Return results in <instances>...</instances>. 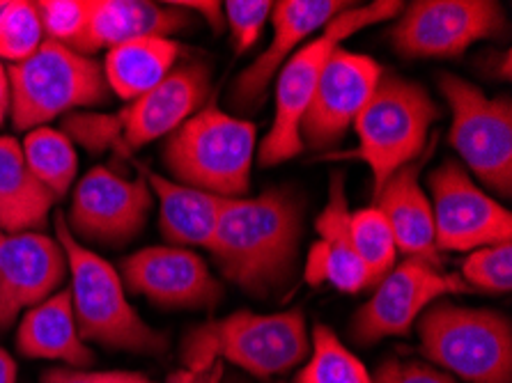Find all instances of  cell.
Segmentation results:
<instances>
[{"label": "cell", "instance_id": "obj_1", "mask_svg": "<svg viewBox=\"0 0 512 383\" xmlns=\"http://www.w3.org/2000/svg\"><path fill=\"white\" fill-rule=\"evenodd\" d=\"M301 228L304 205L290 189L226 200L209 253L230 283L267 296L292 278Z\"/></svg>", "mask_w": 512, "mask_h": 383}, {"label": "cell", "instance_id": "obj_2", "mask_svg": "<svg viewBox=\"0 0 512 383\" xmlns=\"http://www.w3.org/2000/svg\"><path fill=\"white\" fill-rule=\"evenodd\" d=\"M258 127L209 101L168 136L164 163L173 182L216 198L237 200L251 191Z\"/></svg>", "mask_w": 512, "mask_h": 383}, {"label": "cell", "instance_id": "obj_3", "mask_svg": "<svg viewBox=\"0 0 512 383\" xmlns=\"http://www.w3.org/2000/svg\"><path fill=\"white\" fill-rule=\"evenodd\" d=\"M398 0H377L370 5H352L333 17L317 37L308 39L294 56L281 67L276 81V111L267 136L262 138L258 159L260 166L271 168L304 152L301 143V120L320 81V74L331 53L359 30L384 23L402 12Z\"/></svg>", "mask_w": 512, "mask_h": 383}, {"label": "cell", "instance_id": "obj_4", "mask_svg": "<svg viewBox=\"0 0 512 383\" xmlns=\"http://www.w3.org/2000/svg\"><path fill=\"white\" fill-rule=\"evenodd\" d=\"M56 232L58 244L65 248L67 269L72 273L69 294L81 340L136 354H164L168 347L166 335L147 326L127 301L122 278L113 264L95 250L81 246L60 211Z\"/></svg>", "mask_w": 512, "mask_h": 383}, {"label": "cell", "instance_id": "obj_5", "mask_svg": "<svg viewBox=\"0 0 512 383\" xmlns=\"http://www.w3.org/2000/svg\"><path fill=\"white\" fill-rule=\"evenodd\" d=\"M310 349L301 310L255 315L239 310L186 335L182 361L191 370H205L214 358L242 367L253 377L283 374L306 358Z\"/></svg>", "mask_w": 512, "mask_h": 383}, {"label": "cell", "instance_id": "obj_6", "mask_svg": "<svg viewBox=\"0 0 512 383\" xmlns=\"http://www.w3.org/2000/svg\"><path fill=\"white\" fill-rule=\"evenodd\" d=\"M439 115V106L423 85L395 74L379 78L368 104L354 120L359 147L347 154L370 168L372 198H377L400 168L423 156Z\"/></svg>", "mask_w": 512, "mask_h": 383}, {"label": "cell", "instance_id": "obj_7", "mask_svg": "<svg viewBox=\"0 0 512 383\" xmlns=\"http://www.w3.org/2000/svg\"><path fill=\"white\" fill-rule=\"evenodd\" d=\"M7 76L10 115L17 131H33L76 108L108 99L102 65L51 39H44L28 60L7 69Z\"/></svg>", "mask_w": 512, "mask_h": 383}, {"label": "cell", "instance_id": "obj_8", "mask_svg": "<svg viewBox=\"0 0 512 383\" xmlns=\"http://www.w3.org/2000/svg\"><path fill=\"white\" fill-rule=\"evenodd\" d=\"M423 354L469 383H512L510 319L437 301L418 319Z\"/></svg>", "mask_w": 512, "mask_h": 383}, {"label": "cell", "instance_id": "obj_9", "mask_svg": "<svg viewBox=\"0 0 512 383\" xmlns=\"http://www.w3.org/2000/svg\"><path fill=\"white\" fill-rule=\"evenodd\" d=\"M439 90L453 113L451 143L469 170L503 198L512 191V104L490 99L455 74L439 76Z\"/></svg>", "mask_w": 512, "mask_h": 383}, {"label": "cell", "instance_id": "obj_10", "mask_svg": "<svg viewBox=\"0 0 512 383\" xmlns=\"http://www.w3.org/2000/svg\"><path fill=\"white\" fill-rule=\"evenodd\" d=\"M503 30L506 14L492 0H416L398 14L391 44L405 58H455Z\"/></svg>", "mask_w": 512, "mask_h": 383}, {"label": "cell", "instance_id": "obj_11", "mask_svg": "<svg viewBox=\"0 0 512 383\" xmlns=\"http://www.w3.org/2000/svg\"><path fill=\"white\" fill-rule=\"evenodd\" d=\"M428 186L437 250L471 253L485 246L508 244L512 237L510 211L480 191L460 163L446 161L432 170Z\"/></svg>", "mask_w": 512, "mask_h": 383}, {"label": "cell", "instance_id": "obj_12", "mask_svg": "<svg viewBox=\"0 0 512 383\" xmlns=\"http://www.w3.org/2000/svg\"><path fill=\"white\" fill-rule=\"evenodd\" d=\"M462 292H469L462 276L407 257L379 280L372 299L354 315L349 333L359 345H372L389 335H407L432 303Z\"/></svg>", "mask_w": 512, "mask_h": 383}, {"label": "cell", "instance_id": "obj_13", "mask_svg": "<svg viewBox=\"0 0 512 383\" xmlns=\"http://www.w3.org/2000/svg\"><path fill=\"white\" fill-rule=\"evenodd\" d=\"M154 195L145 179H124L97 166L76 186L72 209L65 216L74 237L90 244L124 246L145 228Z\"/></svg>", "mask_w": 512, "mask_h": 383}, {"label": "cell", "instance_id": "obj_14", "mask_svg": "<svg viewBox=\"0 0 512 383\" xmlns=\"http://www.w3.org/2000/svg\"><path fill=\"white\" fill-rule=\"evenodd\" d=\"M384 69L377 60L338 46L324 65L320 81L301 120V143L320 152L338 145L368 104Z\"/></svg>", "mask_w": 512, "mask_h": 383}, {"label": "cell", "instance_id": "obj_15", "mask_svg": "<svg viewBox=\"0 0 512 383\" xmlns=\"http://www.w3.org/2000/svg\"><path fill=\"white\" fill-rule=\"evenodd\" d=\"M129 289L166 308H212L223 287L200 255L189 248L150 246L122 262Z\"/></svg>", "mask_w": 512, "mask_h": 383}, {"label": "cell", "instance_id": "obj_16", "mask_svg": "<svg viewBox=\"0 0 512 383\" xmlns=\"http://www.w3.org/2000/svg\"><path fill=\"white\" fill-rule=\"evenodd\" d=\"M67 255L42 232H0V331L21 310L40 306L67 276Z\"/></svg>", "mask_w": 512, "mask_h": 383}, {"label": "cell", "instance_id": "obj_17", "mask_svg": "<svg viewBox=\"0 0 512 383\" xmlns=\"http://www.w3.org/2000/svg\"><path fill=\"white\" fill-rule=\"evenodd\" d=\"M352 7L343 0H281L271 7V37L265 53L255 58L237 76L232 85L230 104L235 111H251L262 101L269 83L281 72V67L304 46L315 33H322L324 26L338 17L340 12Z\"/></svg>", "mask_w": 512, "mask_h": 383}, {"label": "cell", "instance_id": "obj_18", "mask_svg": "<svg viewBox=\"0 0 512 383\" xmlns=\"http://www.w3.org/2000/svg\"><path fill=\"white\" fill-rule=\"evenodd\" d=\"M209 92V67L200 60L175 65L164 81L143 97L129 101L118 113L120 145L141 150L154 140L170 136L193 113L203 108Z\"/></svg>", "mask_w": 512, "mask_h": 383}, {"label": "cell", "instance_id": "obj_19", "mask_svg": "<svg viewBox=\"0 0 512 383\" xmlns=\"http://www.w3.org/2000/svg\"><path fill=\"white\" fill-rule=\"evenodd\" d=\"M320 239L310 246L306 260V283H331L340 292L356 294L372 287L370 273L352 244V209L345 195V177L333 175L327 207L317 218Z\"/></svg>", "mask_w": 512, "mask_h": 383}, {"label": "cell", "instance_id": "obj_20", "mask_svg": "<svg viewBox=\"0 0 512 383\" xmlns=\"http://www.w3.org/2000/svg\"><path fill=\"white\" fill-rule=\"evenodd\" d=\"M428 156H418L414 163L400 168L375 198V205L382 211L393 232L398 253L409 260H423L439 267L441 257L434 244V221L428 193L423 191L418 175Z\"/></svg>", "mask_w": 512, "mask_h": 383}, {"label": "cell", "instance_id": "obj_21", "mask_svg": "<svg viewBox=\"0 0 512 383\" xmlns=\"http://www.w3.org/2000/svg\"><path fill=\"white\" fill-rule=\"evenodd\" d=\"M191 23V12L168 3H143V0H92L88 33L81 56H92L102 49H113L124 42L143 37H168Z\"/></svg>", "mask_w": 512, "mask_h": 383}, {"label": "cell", "instance_id": "obj_22", "mask_svg": "<svg viewBox=\"0 0 512 383\" xmlns=\"http://www.w3.org/2000/svg\"><path fill=\"white\" fill-rule=\"evenodd\" d=\"M17 349L26 358L62 361L76 370L92 365L95 354L81 340L76 328L69 289H60L58 294H51L40 306L26 312L17 333Z\"/></svg>", "mask_w": 512, "mask_h": 383}, {"label": "cell", "instance_id": "obj_23", "mask_svg": "<svg viewBox=\"0 0 512 383\" xmlns=\"http://www.w3.org/2000/svg\"><path fill=\"white\" fill-rule=\"evenodd\" d=\"M143 179L159 200V225L168 244L177 248L203 246L209 250L226 198L177 184L152 170H145Z\"/></svg>", "mask_w": 512, "mask_h": 383}, {"label": "cell", "instance_id": "obj_24", "mask_svg": "<svg viewBox=\"0 0 512 383\" xmlns=\"http://www.w3.org/2000/svg\"><path fill=\"white\" fill-rule=\"evenodd\" d=\"M56 202L46 186L30 173L21 145L0 136V230L3 234L42 232Z\"/></svg>", "mask_w": 512, "mask_h": 383}, {"label": "cell", "instance_id": "obj_25", "mask_svg": "<svg viewBox=\"0 0 512 383\" xmlns=\"http://www.w3.org/2000/svg\"><path fill=\"white\" fill-rule=\"evenodd\" d=\"M180 53V44L170 37H143L113 46L102 67L108 90L124 101L143 97L173 72Z\"/></svg>", "mask_w": 512, "mask_h": 383}, {"label": "cell", "instance_id": "obj_26", "mask_svg": "<svg viewBox=\"0 0 512 383\" xmlns=\"http://www.w3.org/2000/svg\"><path fill=\"white\" fill-rule=\"evenodd\" d=\"M21 152L30 173L56 195V200L72 189L76 170H79V156H76L72 140L62 131L51 127L28 131V136L23 138Z\"/></svg>", "mask_w": 512, "mask_h": 383}, {"label": "cell", "instance_id": "obj_27", "mask_svg": "<svg viewBox=\"0 0 512 383\" xmlns=\"http://www.w3.org/2000/svg\"><path fill=\"white\" fill-rule=\"evenodd\" d=\"M294 383H372L370 372L329 326H315L313 356Z\"/></svg>", "mask_w": 512, "mask_h": 383}, {"label": "cell", "instance_id": "obj_28", "mask_svg": "<svg viewBox=\"0 0 512 383\" xmlns=\"http://www.w3.org/2000/svg\"><path fill=\"white\" fill-rule=\"evenodd\" d=\"M352 244L366 264L372 285H377L395 267L398 246L386 218L377 207H366L352 214Z\"/></svg>", "mask_w": 512, "mask_h": 383}, {"label": "cell", "instance_id": "obj_29", "mask_svg": "<svg viewBox=\"0 0 512 383\" xmlns=\"http://www.w3.org/2000/svg\"><path fill=\"white\" fill-rule=\"evenodd\" d=\"M44 42V30L35 3L26 0H7L0 3V60H28Z\"/></svg>", "mask_w": 512, "mask_h": 383}, {"label": "cell", "instance_id": "obj_30", "mask_svg": "<svg viewBox=\"0 0 512 383\" xmlns=\"http://www.w3.org/2000/svg\"><path fill=\"white\" fill-rule=\"evenodd\" d=\"M92 0H42L35 3L46 39L79 53L88 33Z\"/></svg>", "mask_w": 512, "mask_h": 383}, {"label": "cell", "instance_id": "obj_31", "mask_svg": "<svg viewBox=\"0 0 512 383\" xmlns=\"http://www.w3.org/2000/svg\"><path fill=\"white\" fill-rule=\"evenodd\" d=\"M462 280L485 292H510L512 287V246L496 244L471 250L462 267Z\"/></svg>", "mask_w": 512, "mask_h": 383}, {"label": "cell", "instance_id": "obj_32", "mask_svg": "<svg viewBox=\"0 0 512 383\" xmlns=\"http://www.w3.org/2000/svg\"><path fill=\"white\" fill-rule=\"evenodd\" d=\"M271 7L274 3L269 0H228L223 3V14L228 19L237 53H246L258 42L262 28L271 17Z\"/></svg>", "mask_w": 512, "mask_h": 383}, {"label": "cell", "instance_id": "obj_33", "mask_svg": "<svg viewBox=\"0 0 512 383\" xmlns=\"http://www.w3.org/2000/svg\"><path fill=\"white\" fill-rule=\"evenodd\" d=\"M69 140H79L90 152H104L108 147L120 145L118 115H90L69 113L65 117V131Z\"/></svg>", "mask_w": 512, "mask_h": 383}, {"label": "cell", "instance_id": "obj_34", "mask_svg": "<svg viewBox=\"0 0 512 383\" xmlns=\"http://www.w3.org/2000/svg\"><path fill=\"white\" fill-rule=\"evenodd\" d=\"M372 383H457L448 374L434 370L430 365L414 361H386L379 367Z\"/></svg>", "mask_w": 512, "mask_h": 383}, {"label": "cell", "instance_id": "obj_35", "mask_svg": "<svg viewBox=\"0 0 512 383\" xmlns=\"http://www.w3.org/2000/svg\"><path fill=\"white\" fill-rule=\"evenodd\" d=\"M111 372H81V370H53L42 383H108Z\"/></svg>", "mask_w": 512, "mask_h": 383}, {"label": "cell", "instance_id": "obj_36", "mask_svg": "<svg viewBox=\"0 0 512 383\" xmlns=\"http://www.w3.org/2000/svg\"><path fill=\"white\" fill-rule=\"evenodd\" d=\"M175 5H180L189 12L203 14L209 26H212L216 33H219L221 26H223V5L221 3H214V0H209V3H196V0H180V3H175Z\"/></svg>", "mask_w": 512, "mask_h": 383}, {"label": "cell", "instance_id": "obj_37", "mask_svg": "<svg viewBox=\"0 0 512 383\" xmlns=\"http://www.w3.org/2000/svg\"><path fill=\"white\" fill-rule=\"evenodd\" d=\"M10 76H7V69L3 67V62H0V127H3V122L7 120V115H10Z\"/></svg>", "mask_w": 512, "mask_h": 383}, {"label": "cell", "instance_id": "obj_38", "mask_svg": "<svg viewBox=\"0 0 512 383\" xmlns=\"http://www.w3.org/2000/svg\"><path fill=\"white\" fill-rule=\"evenodd\" d=\"M0 383H17V363L0 347Z\"/></svg>", "mask_w": 512, "mask_h": 383}, {"label": "cell", "instance_id": "obj_39", "mask_svg": "<svg viewBox=\"0 0 512 383\" xmlns=\"http://www.w3.org/2000/svg\"><path fill=\"white\" fill-rule=\"evenodd\" d=\"M108 383H154L143 374H136V372H111V379Z\"/></svg>", "mask_w": 512, "mask_h": 383}]
</instances>
